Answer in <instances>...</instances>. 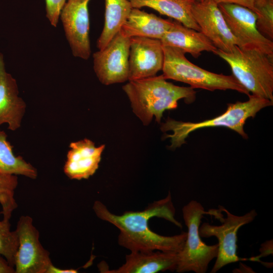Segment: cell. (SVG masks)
Instances as JSON below:
<instances>
[{"label":"cell","instance_id":"7a4b0ae2","mask_svg":"<svg viewBox=\"0 0 273 273\" xmlns=\"http://www.w3.org/2000/svg\"><path fill=\"white\" fill-rule=\"evenodd\" d=\"M122 88L133 113L145 125L149 124L153 116L160 123L164 111L176 108L182 99L192 103L196 96L194 88L175 85L167 81L163 74L129 80Z\"/></svg>","mask_w":273,"mask_h":273},{"label":"cell","instance_id":"8fae6325","mask_svg":"<svg viewBox=\"0 0 273 273\" xmlns=\"http://www.w3.org/2000/svg\"><path fill=\"white\" fill-rule=\"evenodd\" d=\"M90 1L67 0L60 16L73 55L83 60L88 59L91 54L88 12Z\"/></svg>","mask_w":273,"mask_h":273},{"label":"cell","instance_id":"9a60e30c","mask_svg":"<svg viewBox=\"0 0 273 273\" xmlns=\"http://www.w3.org/2000/svg\"><path fill=\"white\" fill-rule=\"evenodd\" d=\"M105 147H96L87 139L71 143L63 169L65 174L72 179L88 178L98 169Z\"/></svg>","mask_w":273,"mask_h":273},{"label":"cell","instance_id":"83f0119b","mask_svg":"<svg viewBox=\"0 0 273 273\" xmlns=\"http://www.w3.org/2000/svg\"><path fill=\"white\" fill-rule=\"evenodd\" d=\"M0 273H15V268L12 266L1 255H0Z\"/></svg>","mask_w":273,"mask_h":273},{"label":"cell","instance_id":"f1b7e54d","mask_svg":"<svg viewBox=\"0 0 273 273\" xmlns=\"http://www.w3.org/2000/svg\"><path fill=\"white\" fill-rule=\"evenodd\" d=\"M77 270L73 269H60L52 265L49 268L47 273H76Z\"/></svg>","mask_w":273,"mask_h":273},{"label":"cell","instance_id":"ffe728a7","mask_svg":"<svg viewBox=\"0 0 273 273\" xmlns=\"http://www.w3.org/2000/svg\"><path fill=\"white\" fill-rule=\"evenodd\" d=\"M105 20L97 41L99 50L104 49L120 30L132 7L128 0H105Z\"/></svg>","mask_w":273,"mask_h":273},{"label":"cell","instance_id":"6da1fadb","mask_svg":"<svg viewBox=\"0 0 273 273\" xmlns=\"http://www.w3.org/2000/svg\"><path fill=\"white\" fill-rule=\"evenodd\" d=\"M93 208L98 218L118 229L119 244L131 252L159 250L178 253L184 246L187 232L164 236L149 229V220L153 217L163 218L182 228L181 223L175 218V209L170 192L165 198L150 204L142 211H127L121 215H116L99 201L95 202Z\"/></svg>","mask_w":273,"mask_h":273},{"label":"cell","instance_id":"f546056e","mask_svg":"<svg viewBox=\"0 0 273 273\" xmlns=\"http://www.w3.org/2000/svg\"><path fill=\"white\" fill-rule=\"evenodd\" d=\"M196 1L198 2H205V1H208V0H196Z\"/></svg>","mask_w":273,"mask_h":273},{"label":"cell","instance_id":"7402d4cb","mask_svg":"<svg viewBox=\"0 0 273 273\" xmlns=\"http://www.w3.org/2000/svg\"><path fill=\"white\" fill-rule=\"evenodd\" d=\"M18 184L17 175L0 173V204L3 219L10 220L12 212L18 207L14 196Z\"/></svg>","mask_w":273,"mask_h":273},{"label":"cell","instance_id":"277c9868","mask_svg":"<svg viewBox=\"0 0 273 273\" xmlns=\"http://www.w3.org/2000/svg\"><path fill=\"white\" fill-rule=\"evenodd\" d=\"M248 96V101L229 104L223 114L209 120L192 122L176 121L168 118L162 124L161 129L163 131L173 132L165 136L171 139L170 148L175 149L186 143V138L193 131L208 127H225L247 139L248 135L244 131V126L247 119L254 117L260 110L273 104V101L253 95Z\"/></svg>","mask_w":273,"mask_h":273},{"label":"cell","instance_id":"9c48e42d","mask_svg":"<svg viewBox=\"0 0 273 273\" xmlns=\"http://www.w3.org/2000/svg\"><path fill=\"white\" fill-rule=\"evenodd\" d=\"M218 5L239 48L255 49L273 57V41L257 30V16L253 11L235 4L220 3Z\"/></svg>","mask_w":273,"mask_h":273},{"label":"cell","instance_id":"d6986e66","mask_svg":"<svg viewBox=\"0 0 273 273\" xmlns=\"http://www.w3.org/2000/svg\"><path fill=\"white\" fill-rule=\"evenodd\" d=\"M133 8L148 7L177 21L186 27L200 31L192 13L196 0H128Z\"/></svg>","mask_w":273,"mask_h":273},{"label":"cell","instance_id":"30bf717a","mask_svg":"<svg viewBox=\"0 0 273 273\" xmlns=\"http://www.w3.org/2000/svg\"><path fill=\"white\" fill-rule=\"evenodd\" d=\"M130 38L120 30L102 50L93 55L94 71L104 85L128 80Z\"/></svg>","mask_w":273,"mask_h":273},{"label":"cell","instance_id":"cb8c5ba5","mask_svg":"<svg viewBox=\"0 0 273 273\" xmlns=\"http://www.w3.org/2000/svg\"><path fill=\"white\" fill-rule=\"evenodd\" d=\"M254 12L256 26L259 32L267 39H273V0H255Z\"/></svg>","mask_w":273,"mask_h":273},{"label":"cell","instance_id":"d4e9b609","mask_svg":"<svg viewBox=\"0 0 273 273\" xmlns=\"http://www.w3.org/2000/svg\"><path fill=\"white\" fill-rule=\"evenodd\" d=\"M67 1L45 0L46 17L53 26H57L61 12Z\"/></svg>","mask_w":273,"mask_h":273},{"label":"cell","instance_id":"5bb4252c","mask_svg":"<svg viewBox=\"0 0 273 273\" xmlns=\"http://www.w3.org/2000/svg\"><path fill=\"white\" fill-rule=\"evenodd\" d=\"M26 104L19 96L16 80L5 68L0 53V125L7 124L12 131L19 129L25 113Z\"/></svg>","mask_w":273,"mask_h":273},{"label":"cell","instance_id":"8992f818","mask_svg":"<svg viewBox=\"0 0 273 273\" xmlns=\"http://www.w3.org/2000/svg\"><path fill=\"white\" fill-rule=\"evenodd\" d=\"M182 212L188 231L184 246L177 253L175 271L179 273H205L210 261L217 257L218 246V244L208 245L203 242L199 227L204 214L212 215V209L206 211L200 202L192 200L183 207Z\"/></svg>","mask_w":273,"mask_h":273},{"label":"cell","instance_id":"e0dca14e","mask_svg":"<svg viewBox=\"0 0 273 273\" xmlns=\"http://www.w3.org/2000/svg\"><path fill=\"white\" fill-rule=\"evenodd\" d=\"M160 40L163 46L177 48L195 58L198 57L202 52L214 53L217 50L201 31L186 27L175 20Z\"/></svg>","mask_w":273,"mask_h":273},{"label":"cell","instance_id":"52a82bcc","mask_svg":"<svg viewBox=\"0 0 273 273\" xmlns=\"http://www.w3.org/2000/svg\"><path fill=\"white\" fill-rule=\"evenodd\" d=\"M219 213L215 218L221 222V225L204 222L199 227V234L202 238L215 237L218 240V254L211 273H215L225 265L240 260L237 254L238 231L242 226L253 221L257 215L255 210L238 216L231 213L223 206H219Z\"/></svg>","mask_w":273,"mask_h":273},{"label":"cell","instance_id":"7c38bea8","mask_svg":"<svg viewBox=\"0 0 273 273\" xmlns=\"http://www.w3.org/2000/svg\"><path fill=\"white\" fill-rule=\"evenodd\" d=\"M192 13L200 31L218 50L229 52L235 46H238L215 1L196 2L193 6Z\"/></svg>","mask_w":273,"mask_h":273},{"label":"cell","instance_id":"ac0fdd59","mask_svg":"<svg viewBox=\"0 0 273 273\" xmlns=\"http://www.w3.org/2000/svg\"><path fill=\"white\" fill-rule=\"evenodd\" d=\"M173 24L153 13L133 8L120 31L128 37H145L161 39Z\"/></svg>","mask_w":273,"mask_h":273},{"label":"cell","instance_id":"3957f363","mask_svg":"<svg viewBox=\"0 0 273 273\" xmlns=\"http://www.w3.org/2000/svg\"><path fill=\"white\" fill-rule=\"evenodd\" d=\"M230 66L233 76L252 95L273 101V57L255 49L235 46L214 53Z\"/></svg>","mask_w":273,"mask_h":273},{"label":"cell","instance_id":"5b68a950","mask_svg":"<svg viewBox=\"0 0 273 273\" xmlns=\"http://www.w3.org/2000/svg\"><path fill=\"white\" fill-rule=\"evenodd\" d=\"M164 63L163 75L166 79L182 82L193 88L210 91L231 89L249 96L250 93L233 75L210 72L193 64L179 49L163 46Z\"/></svg>","mask_w":273,"mask_h":273},{"label":"cell","instance_id":"44dd1931","mask_svg":"<svg viewBox=\"0 0 273 273\" xmlns=\"http://www.w3.org/2000/svg\"><path fill=\"white\" fill-rule=\"evenodd\" d=\"M4 131L0 130V173L35 179L37 176V169L21 156L14 154L13 146Z\"/></svg>","mask_w":273,"mask_h":273},{"label":"cell","instance_id":"2e32d148","mask_svg":"<svg viewBox=\"0 0 273 273\" xmlns=\"http://www.w3.org/2000/svg\"><path fill=\"white\" fill-rule=\"evenodd\" d=\"M178 253L157 250L148 252H131L126 256L121 266L113 270H102L107 273H156L176 270Z\"/></svg>","mask_w":273,"mask_h":273},{"label":"cell","instance_id":"4316f807","mask_svg":"<svg viewBox=\"0 0 273 273\" xmlns=\"http://www.w3.org/2000/svg\"><path fill=\"white\" fill-rule=\"evenodd\" d=\"M218 4L220 3H230L237 4L246 7L254 11V3L255 0H213Z\"/></svg>","mask_w":273,"mask_h":273},{"label":"cell","instance_id":"484cf974","mask_svg":"<svg viewBox=\"0 0 273 273\" xmlns=\"http://www.w3.org/2000/svg\"><path fill=\"white\" fill-rule=\"evenodd\" d=\"M260 254L259 255L252 257L250 260L252 261H259V259L263 257L272 254V240L266 241L261 245L259 249Z\"/></svg>","mask_w":273,"mask_h":273},{"label":"cell","instance_id":"ba28073f","mask_svg":"<svg viewBox=\"0 0 273 273\" xmlns=\"http://www.w3.org/2000/svg\"><path fill=\"white\" fill-rule=\"evenodd\" d=\"M19 247L15 257V273H47L53 265L49 252L39 241V233L32 218L21 216L16 229Z\"/></svg>","mask_w":273,"mask_h":273},{"label":"cell","instance_id":"4fadbf2b","mask_svg":"<svg viewBox=\"0 0 273 273\" xmlns=\"http://www.w3.org/2000/svg\"><path fill=\"white\" fill-rule=\"evenodd\" d=\"M164 57L163 46L160 39L130 37L128 81L156 76L162 69Z\"/></svg>","mask_w":273,"mask_h":273},{"label":"cell","instance_id":"603a6c76","mask_svg":"<svg viewBox=\"0 0 273 273\" xmlns=\"http://www.w3.org/2000/svg\"><path fill=\"white\" fill-rule=\"evenodd\" d=\"M9 220L5 219L0 220V255L14 267L19 241L16 230H11Z\"/></svg>","mask_w":273,"mask_h":273}]
</instances>
